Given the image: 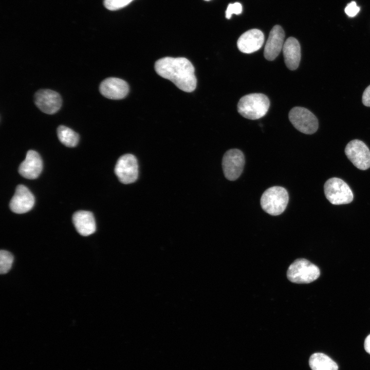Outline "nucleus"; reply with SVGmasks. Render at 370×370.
<instances>
[{
    "label": "nucleus",
    "instance_id": "nucleus-1",
    "mask_svg": "<svg viewBox=\"0 0 370 370\" xmlns=\"http://www.w3.org/2000/svg\"><path fill=\"white\" fill-rule=\"evenodd\" d=\"M155 69L158 75L169 80L182 91L191 92L196 88L195 69L186 58H162L155 62Z\"/></svg>",
    "mask_w": 370,
    "mask_h": 370
},
{
    "label": "nucleus",
    "instance_id": "nucleus-2",
    "mask_svg": "<svg viewBox=\"0 0 370 370\" xmlns=\"http://www.w3.org/2000/svg\"><path fill=\"white\" fill-rule=\"evenodd\" d=\"M270 106L268 98L263 94L253 93L242 97L237 104V111L243 117L256 120L264 116Z\"/></svg>",
    "mask_w": 370,
    "mask_h": 370
},
{
    "label": "nucleus",
    "instance_id": "nucleus-3",
    "mask_svg": "<svg viewBox=\"0 0 370 370\" xmlns=\"http://www.w3.org/2000/svg\"><path fill=\"white\" fill-rule=\"evenodd\" d=\"M288 200V193L284 188L273 186L267 189L263 193L260 203L265 212L270 215L276 216L285 211Z\"/></svg>",
    "mask_w": 370,
    "mask_h": 370
},
{
    "label": "nucleus",
    "instance_id": "nucleus-4",
    "mask_svg": "<svg viewBox=\"0 0 370 370\" xmlns=\"http://www.w3.org/2000/svg\"><path fill=\"white\" fill-rule=\"evenodd\" d=\"M320 275L319 268L305 258L295 260L287 271L288 279L292 283L307 284L316 280Z\"/></svg>",
    "mask_w": 370,
    "mask_h": 370
},
{
    "label": "nucleus",
    "instance_id": "nucleus-5",
    "mask_svg": "<svg viewBox=\"0 0 370 370\" xmlns=\"http://www.w3.org/2000/svg\"><path fill=\"white\" fill-rule=\"evenodd\" d=\"M324 191L326 198L333 205L349 203L354 198L353 192L348 185L339 178L328 179L324 184Z\"/></svg>",
    "mask_w": 370,
    "mask_h": 370
},
{
    "label": "nucleus",
    "instance_id": "nucleus-6",
    "mask_svg": "<svg viewBox=\"0 0 370 370\" xmlns=\"http://www.w3.org/2000/svg\"><path fill=\"white\" fill-rule=\"evenodd\" d=\"M288 117L293 126L304 134H312L318 128L317 118L307 108L294 107L289 112Z\"/></svg>",
    "mask_w": 370,
    "mask_h": 370
},
{
    "label": "nucleus",
    "instance_id": "nucleus-7",
    "mask_svg": "<svg viewBox=\"0 0 370 370\" xmlns=\"http://www.w3.org/2000/svg\"><path fill=\"white\" fill-rule=\"evenodd\" d=\"M245 163V156L240 150L232 149L227 151L222 159V168L226 178L230 181L236 180L243 171Z\"/></svg>",
    "mask_w": 370,
    "mask_h": 370
},
{
    "label": "nucleus",
    "instance_id": "nucleus-8",
    "mask_svg": "<svg viewBox=\"0 0 370 370\" xmlns=\"http://www.w3.org/2000/svg\"><path fill=\"white\" fill-rule=\"evenodd\" d=\"M115 173L123 184L134 182L138 177V164L135 156L131 154L121 156L116 162Z\"/></svg>",
    "mask_w": 370,
    "mask_h": 370
},
{
    "label": "nucleus",
    "instance_id": "nucleus-9",
    "mask_svg": "<svg viewBox=\"0 0 370 370\" xmlns=\"http://www.w3.org/2000/svg\"><path fill=\"white\" fill-rule=\"evenodd\" d=\"M345 154L358 169L365 170L370 168V151L363 141H350L345 147Z\"/></svg>",
    "mask_w": 370,
    "mask_h": 370
},
{
    "label": "nucleus",
    "instance_id": "nucleus-10",
    "mask_svg": "<svg viewBox=\"0 0 370 370\" xmlns=\"http://www.w3.org/2000/svg\"><path fill=\"white\" fill-rule=\"evenodd\" d=\"M36 106L43 113L53 114L57 113L62 105V98L57 92L47 89H40L34 96Z\"/></svg>",
    "mask_w": 370,
    "mask_h": 370
},
{
    "label": "nucleus",
    "instance_id": "nucleus-11",
    "mask_svg": "<svg viewBox=\"0 0 370 370\" xmlns=\"http://www.w3.org/2000/svg\"><path fill=\"white\" fill-rule=\"evenodd\" d=\"M34 201V197L30 190L26 186L19 184L10 201L9 207L14 213L23 214L32 208Z\"/></svg>",
    "mask_w": 370,
    "mask_h": 370
},
{
    "label": "nucleus",
    "instance_id": "nucleus-12",
    "mask_svg": "<svg viewBox=\"0 0 370 370\" xmlns=\"http://www.w3.org/2000/svg\"><path fill=\"white\" fill-rule=\"evenodd\" d=\"M99 90L104 97L113 100L125 98L129 91L128 84L123 80L117 78H108L100 84Z\"/></svg>",
    "mask_w": 370,
    "mask_h": 370
},
{
    "label": "nucleus",
    "instance_id": "nucleus-13",
    "mask_svg": "<svg viewBox=\"0 0 370 370\" xmlns=\"http://www.w3.org/2000/svg\"><path fill=\"white\" fill-rule=\"evenodd\" d=\"M43 169V162L38 152L33 150L27 152L25 160L18 167V172L23 177L34 179L39 177Z\"/></svg>",
    "mask_w": 370,
    "mask_h": 370
},
{
    "label": "nucleus",
    "instance_id": "nucleus-14",
    "mask_svg": "<svg viewBox=\"0 0 370 370\" xmlns=\"http://www.w3.org/2000/svg\"><path fill=\"white\" fill-rule=\"evenodd\" d=\"M264 41L263 33L260 30L252 29L240 36L237 42V46L241 52L251 53L260 49Z\"/></svg>",
    "mask_w": 370,
    "mask_h": 370
},
{
    "label": "nucleus",
    "instance_id": "nucleus-15",
    "mask_svg": "<svg viewBox=\"0 0 370 370\" xmlns=\"http://www.w3.org/2000/svg\"><path fill=\"white\" fill-rule=\"evenodd\" d=\"M284 37L285 33L281 26L275 25L272 28L264 48L266 59L273 61L278 56L283 49Z\"/></svg>",
    "mask_w": 370,
    "mask_h": 370
},
{
    "label": "nucleus",
    "instance_id": "nucleus-16",
    "mask_svg": "<svg viewBox=\"0 0 370 370\" xmlns=\"http://www.w3.org/2000/svg\"><path fill=\"white\" fill-rule=\"evenodd\" d=\"M282 50L287 67L290 70H295L301 60V47L298 41L293 37H289L284 42Z\"/></svg>",
    "mask_w": 370,
    "mask_h": 370
},
{
    "label": "nucleus",
    "instance_id": "nucleus-17",
    "mask_svg": "<svg viewBox=\"0 0 370 370\" xmlns=\"http://www.w3.org/2000/svg\"><path fill=\"white\" fill-rule=\"evenodd\" d=\"M73 224L77 232L81 235L86 236L96 231V223L92 213L87 211H79L72 216Z\"/></svg>",
    "mask_w": 370,
    "mask_h": 370
},
{
    "label": "nucleus",
    "instance_id": "nucleus-18",
    "mask_svg": "<svg viewBox=\"0 0 370 370\" xmlns=\"http://www.w3.org/2000/svg\"><path fill=\"white\" fill-rule=\"evenodd\" d=\"M309 364L312 370H338L337 364L326 355L316 353L309 358Z\"/></svg>",
    "mask_w": 370,
    "mask_h": 370
},
{
    "label": "nucleus",
    "instance_id": "nucleus-19",
    "mask_svg": "<svg viewBox=\"0 0 370 370\" xmlns=\"http://www.w3.org/2000/svg\"><path fill=\"white\" fill-rule=\"evenodd\" d=\"M57 135L61 142L67 147H73L78 143L79 135L67 126L60 125L57 128Z\"/></svg>",
    "mask_w": 370,
    "mask_h": 370
},
{
    "label": "nucleus",
    "instance_id": "nucleus-20",
    "mask_svg": "<svg viewBox=\"0 0 370 370\" xmlns=\"http://www.w3.org/2000/svg\"><path fill=\"white\" fill-rule=\"evenodd\" d=\"M13 256L9 252L2 250L0 251V273L6 274L11 268L13 262Z\"/></svg>",
    "mask_w": 370,
    "mask_h": 370
},
{
    "label": "nucleus",
    "instance_id": "nucleus-21",
    "mask_svg": "<svg viewBox=\"0 0 370 370\" xmlns=\"http://www.w3.org/2000/svg\"><path fill=\"white\" fill-rule=\"evenodd\" d=\"M133 0H104V5L109 10H117L128 5Z\"/></svg>",
    "mask_w": 370,
    "mask_h": 370
},
{
    "label": "nucleus",
    "instance_id": "nucleus-22",
    "mask_svg": "<svg viewBox=\"0 0 370 370\" xmlns=\"http://www.w3.org/2000/svg\"><path fill=\"white\" fill-rule=\"evenodd\" d=\"M242 6L239 3L229 4L226 11V17L230 19L232 14H239L242 12Z\"/></svg>",
    "mask_w": 370,
    "mask_h": 370
},
{
    "label": "nucleus",
    "instance_id": "nucleus-23",
    "mask_svg": "<svg viewBox=\"0 0 370 370\" xmlns=\"http://www.w3.org/2000/svg\"><path fill=\"white\" fill-rule=\"evenodd\" d=\"M360 8L357 6L355 2H351L345 8L346 14L350 17L355 16L359 11Z\"/></svg>",
    "mask_w": 370,
    "mask_h": 370
},
{
    "label": "nucleus",
    "instance_id": "nucleus-24",
    "mask_svg": "<svg viewBox=\"0 0 370 370\" xmlns=\"http://www.w3.org/2000/svg\"><path fill=\"white\" fill-rule=\"evenodd\" d=\"M362 102L365 106H370V85L366 88L363 92Z\"/></svg>",
    "mask_w": 370,
    "mask_h": 370
},
{
    "label": "nucleus",
    "instance_id": "nucleus-25",
    "mask_svg": "<svg viewBox=\"0 0 370 370\" xmlns=\"http://www.w3.org/2000/svg\"><path fill=\"white\" fill-rule=\"evenodd\" d=\"M364 347L365 351L370 355V335L365 338Z\"/></svg>",
    "mask_w": 370,
    "mask_h": 370
},
{
    "label": "nucleus",
    "instance_id": "nucleus-26",
    "mask_svg": "<svg viewBox=\"0 0 370 370\" xmlns=\"http://www.w3.org/2000/svg\"><path fill=\"white\" fill-rule=\"evenodd\" d=\"M205 1H209V0H205Z\"/></svg>",
    "mask_w": 370,
    "mask_h": 370
}]
</instances>
